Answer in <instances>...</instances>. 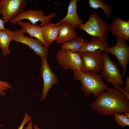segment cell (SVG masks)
Wrapping results in <instances>:
<instances>
[{
  "label": "cell",
  "instance_id": "4fadbf2b",
  "mask_svg": "<svg viewBox=\"0 0 129 129\" xmlns=\"http://www.w3.org/2000/svg\"><path fill=\"white\" fill-rule=\"evenodd\" d=\"M77 0H70L68 7L66 16L59 22L60 24L64 22L69 23L73 28H79L84 23V22L78 16L77 12Z\"/></svg>",
  "mask_w": 129,
  "mask_h": 129
},
{
  "label": "cell",
  "instance_id": "ba28073f",
  "mask_svg": "<svg viewBox=\"0 0 129 129\" xmlns=\"http://www.w3.org/2000/svg\"><path fill=\"white\" fill-rule=\"evenodd\" d=\"M102 52L98 50L79 53L83 63L81 70L84 72L91 71L96 73L101 70L103 61Z\"/></svg>",
  "mask_w": 129,
  "mask_h": 129
},
{
  "label": "cell",
  "instance_id": "cb8c5ba5",
  "mask_svg": "<svg viewBox=\"0 0 129 129\" xmlns=\"http://www.w3.org/2000/svg\"><path fill=\"white\" fill-rule=\"evenodd\" d=\"M33 122L31 119L27 123V126L23 129H41L37 125L34 124L32 125Z\"/></svg>",
  "mask_w": 129,
  "mask_h": 129
},
{
  "label": "cell",
  "instance_id": "f1b7e54d",
  "mask_svg": "<svg viewBox=\"0 0 129 129\" xmlns=\"http://www.w3.org/2000/svg\"></svg>",
  "mask_w": 129,
  "mask_h": 129
},
{
  "label": "cell",
  "instance_id": "7c38bea8",
  "mask_svg": "<svg viewBox=\"0 0 129 129\" xmlns=\"http://www.w3.org/2000/svg\"><path fill=\"white\" fill-rule=\"evenodd\" d=\"M109 31L112 35L121 38L126 41L129 40V21L122 20L119 17L115 19L109 26Z\"/></svg>",
  "mask_w": 129,
  "mask_h": 129
},
{
  "label": "cell",
  "instance_id": "603a6c76",
  "mask_svg": "<svg viewBox=\"0 0 129 129\" xmlns=\"http://www.w3.org/2000/svg\"><path fill=\"white\" fill-rule=\"evenodd\" d=\"M31 119V117L26 112L24 114L23 121L18 129H23L25 124Z\"/></svg>",
  "mask_w": 129,
  "mask_h": 129
},
{
  "label": "cell",
  "instance_id": "52a82bcc",
  "mask_svg": "<svg viewBox=\"0 0 129 129\" xmlns=\"http://www.w3.org/2000/svg\"><path fill=\"white\" fill-rule=\"evenodd\" d=\"M103 52L110 53L116 57L120 65L123 67L122 74L123 76L124 77L129 61V47L126 41L121 38L117 37L115 45L113 47L106 48Z\"/></svg>",
  "mask_w": 129,
  "mask_h": 129
},
{
  "label": "cell",
  "instance_id": "277c9868",
  "mask_svg": "<svg viewBox=\"0 0 129 129\" xmlns=\"http://www.w3.org/2000/svg\"><path fill=\"white\" fill-rule=\"evenodd\" d=\"M103 61L102 69V78L108 83L113 85L123 86V76L117 64L111 59L108 54L103 52Z\"/></svg>",
  "mask_w": 129,
  "mask_h": 129
},
{
  "label": "cell",
  "instance_id": "2e32d148",
  "mask_svg": "<svg viewBox=\"0 0 129 129\" xmlns=\"http://www.w3.org/2000/svg\"><path fill=\"white\" fill-rule=\"evenodd\" d=\"M75 29L67 22L61 23L60 25L58 36L56 41L57 43L62 44L77 37V32Z\"/></svg>",
  "mask_w": 129,
  "mask_h": 129
},
{
  "label": "cell",
  "instance_id": "7402d4cb",
  "mask_svg": "<svg viewBox=\"0 0 129 129\" xmlns=\"http://www.w3.org/2000/svg\"><path fill=\"white\" fill-rule=\"evenodd\" d=\"M12 87L10 84L6 81H2L0 80V95L2 96L6 95L5 91L8 89L12 90Z\"/></svg>",
  "mask_w": 129,
  "mask_h": 129
},
{
  "label": "cell",
  "instance_id": "5b68a950",
  "mask_svg": "<svg viewBox=\"0 0 129 129\" xmlns=\"http://www.w3.org/2000/svg\"><path fill=\"white\" fill-rule=\"evenodd\" d=\"M55 57L59 64L66 70L80 71L83 66L82 60L78 52L74 53L61 48L57 52Z\"/></svg>",
  "mask_w": 129,
  "mask_h": 129
},
{
  "label": "cell",
  "instance_id": "83f0119b",
  "mask_svg": "<svg viewBox=\"0 0 129 129\" xmlns=\"http://www.w3.org/2000/svg\"><path fill=\"white\" fill-rule=\"evenodd\" d=\"M124 113L125 115L129 118V111L126 112Z\"/></svg>",
  "mask_w": 129,
  "mask_h": 129
},
{
  "label": "cell",
  "instance_id": "ffe728a7",
  "mask_svg": "<svg viewBox=\"0 0 129 129\" xmlns=\"http://www.w3.org/2000/svg\"><path fill=\"white\" fill-rule=\"evenodd\" d=\"M88 4L90 7L94 9L101 8L104 12L107 19H108L111 15L112 6L107 4L101 0H89Z\"/></svg>",
  "mask_w": 129,
  "mask_h": 129
},
{
  "label": "cell",
  "instance_id": "3957f363",
  "mask_svg": "<svg viewBox=\"0 0 129 129\" xmlns=\"http://www.w3.org/2000/svg\"><path fill=\"white\" fill-rule=\"evenodd\" d=\"M109 26L97 13L93 12L90 15L88 21L81 25L79 28L84 30L90 36L107 38Z\"/></svg>",
  "mask_w": 129,
  "mask_h": 129
},
{
  "label": "cell",
  "instance_id": "7a4b0ae2",
  "mask_svg": "<svg viewBox=\"0 0 129 129\" xmlns=\"http://www.w3.org/2000/svg\"><path fill=\"white\" fill-rule=\"evenodd\" d=\"M73 76L75 80L81 83V90L87 97H90L92 93L96 98L101 93L107 90L109 87L102 81L101 75L97 73L76 70L74 71Z\"/></svg>",
  "mask_w": 129,
  "mask_h": 129
},
{
  "label": "cell",
  "instance_id": "8992f818",
  "mask_svg": "<svg viewBox=\"0 0 129 129\" xmlns=\"http://www.w3.org/2000/svg\"><path fill=\"white\" fill-rule=\"evenodd\" d=\"M56 15L55 12H53L45 16L43 11L40 9L27 10L13 17L9 22L11 24H14L22 20L27 19L30 21L32 24L35 25L37 22L40 21L41 22L40 26L42 27L47 23L50 22Z\"/></svg>",
  "mask_w": 129,
  "mask_h": 129
},
{
  "label": "cell",
  "instance_id": "9a60e30c",
  "mask_svg": "<svg viewBox=\"0 0 129 129\" xmlns=\"http://www.w3.org/2000/svg\"><path fill=\"white\" fill-rule=\"evenodd\" d=\"M108 47V40L107 38L92 37L90 42L85 41L78 53L86 51L92 52L98 50L103 52L105 48Z\"/></svg>",
  "mask_w": 129,
  "mask_h": 129
},
{
  "label": "cell",
  "instance_id": "4316f807",
  "mask_svg": "<svg viewBox=\"0 0 129 129\" xmlns=\"http://www.w3.org/2000/svg\"><path fill=\"white\" fill-rule=\"evenodd\" d=\"M5 0H0V9L2 5L5 1ZM4 23L3 21L0 18V30H5V29L4 27Z\"/></svg>",
  "mask_w": 129,
  "mask_h": 129
},
{
  "label": "cell",
  "instance_id": "44dd1931",
  "mask_svg": "<svg viewBox=\"0 0 129 129\" xmlns=\"http://www.w3.org/2000/svg\"><path fill=\"white\" fill-rule=\"evenodd\" d=\"M113 116L118 126L123 127L129 126V118L125 115L116 113Z\"/></svg>",
  "mask_w": 129,
  "mask_h": 129
},
{
  "label": "cell",
  "instance_id": "8fae6325",
  "mask_svg": "<svg viewBox=\"0 0 129 129\" xmlns=\"http://www.w3.org/2000/svg\"><path fill=\"white\" fill-rule=\"evenodd\" d=\"M41 60L40 72L43 81L42 95L40 99L43 100L47 96L50 88L59 82L58 77L51 69L48 64L47 57L40 58Z\"/></svg>",
  "mask_w": 129,
  "mask_h": 129
},
{
  "label": "cell",
  "instance_id": "9c48e42d",
  "mask_svg": "<svg viewBox=\"0 0 129 129\" xmlns=\"http://www.w3.org/2000/svg\"><path fill=\"white\" fill-rule=\"evenodd\" d=\"M14 40L28 46L40 58L47 57L49 48L45 46L37 39L25 36L21 29L13 31Z\"/></svg>",
  "mask_w": 129,
  "mask_h": 129
},
{
  "label": "cell",
  "instance_id": "6da1fadb",
  "mask_svg": "<svg viewBox=\"0 0 129 129\" xmlns=\"http://www.w3.org/2000/svg\"><path fill=\"white\" fill-rule=\"evenodd\" d=\"M91 104L92 110L100 114L113 116L129 111V100L121 91L109 87Z\"/></svg>",
  "mask_w": 129,
  "mask_h": 129
},
{
  "label": "cell",
  "instance_id": "484cf974",
  "mask_svg": "<svg viewBox=\"0 0 129 129\" xmlns=\"http://www.w3.org/2000/svg\"><path fill=\"white\" fill-rule=\"evenodd\" d=\"M113 87L115 89L119 90L122 92L124 94L127 99L129 100V94L125 92L122 89V87L118 85H113Z\"/></svg>",
  "mask_w": 129,
  "mask_h": 129
},
{
  "label": "cell",
  "instance_id": "ac0fdd59",
  "mask_svg": "<svg viewBox=\"0 0 129 129\" xmlns=\"http://www.w3.org/2000/svg\"><path fill=\"white\" fill-rule=\"evenodd\" d=\"M13 31L8 28L5 30H0V46L1 53L3 57L11 53L9 46L11 42L14 40Z\"/></svg>",
  "mask_w": 129,
  "mask_h": 129
},
{
  "label": "cell",
  "instance_id": "d6986e66",
  "mask_svg": "<svg viewBox=\"0 0 129 129\" xmlns=\"http://www.w3.org/2000/svg\"><path fill=\"white\" fill-rule=\"evenodd\" d=\"M85 41L84 39L76 37L73 39L63 44L61 48L70 50L74 53L78 52Z\"/></svg>",
  "mask_w": 129,
  "mask_h": 129
},
{
  "label": "cell",
  "instance_id": "e0dca14e",
  "mask_svg": "<svg viewBox=\"0 0 129 129\" xmlns=\"http://www.w3.org/2000/svg\"><path fill=\"white\" fill-rule=\"evenodd\" d=\"M61 24L59 22L55 24L49 22L41 27L43 38L48 46L53 42L56 41Z\"/></svg>",
  "mask_w": 129,
  "mask_h": 129
},
{
  "label": "cell",
  "instance_id": "d4e9b609",
  "mask_svg": "<svg viewBox=\"0 0 129 129\" xmlns=\"http://www.w3.org/2000/svg\"><path fill=\"white\" fill-rule=\"evenodd\" d=\"M125 84L124 86L122 87L123 90L125 92L129 94V76L127 75L126 77Z\"/></svg>",
  "mask_w": 129,
  "mask_h": 129
},
{
  "label": "cell",
  "instance_id": "5bb4252c",
  "mask_svg": "<svg viewBox=\"0 0 129 129\" xmlns=\"http://www.w3.org/2000/svg\"><path fill=\"white\" fill-rule=\"evenodd\" d=\"M17 23L21 27V30L23 34L27 33L29 35L30 37L36 38L40 41L45 46L49 48V46L47 45L44 40L41 27L40 25L37 24L33 25L28 22H23L22 21H19Z\"/></svg>",
  "mask_w": 129,
  "mask_h": 129
},
{
  "label": "cell",
  "instance_id": "30bf717a",
  "mask_svg": "<svg viewBox=\"0 0 129 129\" xmlns=\"http://www.w3.org/2000/svg\"><path fill=\"white\" fill-rule=\"evenodd\" d=\"M27 2L26 0H5L1 7L0 13L4 24L24 11Z\"/></svg>",
  "mask_w": 129,
  "mask_h": 129
}]
</instances>
